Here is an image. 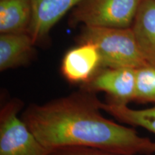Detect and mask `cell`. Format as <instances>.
<instances>
[{"label": "cell", "instance_id": "6da1fadb", "mask_svg": "<svg viewBox=\"0 0 155 155\" xmlns=\"http://www.w3.org/2000/svg\"><path fill=\"white\" fill-rule=\"evenodd\" d=\"M101 103L95 93L83 88L45 104H32L21 118L50 151L86 147L121 155L155 154V142L105 117Z\"/></svg>", "mask_w": 155, "mask_h": 155}, {"label": "cell", "instance_id": "7a4b0ae2", "mask_svg": "<svg viewBox=\"0 0 155 155\" xmlns=\"http://www.w3.org/2000/svg\"><path fill=\"white\" fill-rule=\"evenodd\" d=\"M79 43L91 42L99 53L101 68H134L145 66L132 30L129 28L83 26Z\"/></svg>", "mask_w": 155, "mask_h": 155}, {"label": "cell", "instance_id": "3957f363", "mask_svg": "<svg viewBox=\"0 0 155 155\" xmlns=\"http://www.w3.org/2000/svg\"><path fill=\"white\" fill-rule=\"evenodd\" d=\"M143 0H83L73 9L71 23L102 28H131Z\"/></svg>", "mask_w": 155, "mask_h": 155}, {"label": "cell", "instance_id": "277c9868", "mask_svg": "<svg viewBox=\"0 0 155 155\" xmlns=\"http://www.w3.org/2000/svg\"><path fill=\"white\" fill-rule=\"evenodd\" d=\"M21 103L12 100L0 112V155H48L50 150L18 116Z\"/></svg>", "mask_w": 155, "mask_h": 155}, {"label": "cell", "instance_id": "5b68a950", "mask_svg": "<svg viewBox=\"0 0 155 155\" xmlns=\"http://www.w3.org/2000/svg\"><path fill=\"white\" fill-rule=\"evenodd\" d=\"M83 87L94 93H106L111 103L127 105L135 101L136 69L101 68Z\"/></svg>", "mask_w": 155, "mask_h": 155}, {"label": "cell", "instance_id": "8992f818", "mask_svg": "<svg viewBox=\"0 0 155 155\" xmlns=\"http://www.w3.org/2000/svg\"><path fill=\"white\" fill-rule=\"evenodd\" d=\"M83 0H30L32 19L28 30L34 43H43L64 15Z\"/></svg>", "mask_w": 155, "mask_h": 155}, {"label": "cell", "instance_id": "52a82bcc", "mask_svg": "<svg viewBox=\"0 0 155 155\" xmlns=\"http://www.w3.org/2000/svg\"><path fill=\"white\" fill-rule=\"evenodd\" d=\"M101 68V58L96 45L91 42H82L66 52L62 60L61 71L68 82L83 85L91 80Z\"/></svg>", "mask_w": 155, "mask_h": 155}, {"label": "cell", "instance_id": "ba28073f", "mask_svg": "<svg viewBox=\"0 0 155 155\" xmlns=\"http://www.w3.org/2000/svg\"><path fill=\"white\" fill-rule=\"evenodd\" d=\"M131 28L144 61L155 67V0H143Z\"/></svg>", "mask_w": 155, "mask_h": 155}, {"label": "cell", "instance_id": "9c48e42d", "mask_svg": "<svg viewBox=\"0 0 155 155\" xmlns=\"http://www.w3.org/2000/svg\"><path fill=\"white\" fill-rule=\"evenodd\" d=\"M35 45L28 32L0 35V71L30 63L35 55Z\"/></svg>", "mask_w": 155, "mask_h": 155}, {"label": "cell", "instance_id": "30bf717a", "mask_svg": "<svg viewBox=\"0 0 155 155\" xmlns=\"http://www.w3.org/2000/svg\"><path fill=\"white\" fill-rule=\"evenodd\" d=\"M32 19L30 0H0V32H28Z\"/></svg>", "mask_w": 155, "mask_h": 155}, {"label": "cell", "instance_id": "8fae6325", "mask_svg": "<svg viewBox=\"0 0 155 155\" xmlns=\"http://www.w3.org/2000/svg\"><path fill=\"white\" fill-rule=\"evenodd\" d=\"M101 108L120 121L144 128L155 134V106L144 109H133L127 105L102 102Z\"/></svg>", "mask_w": 155, "mask_h": 155}, {"label": "cell", "instance_id": "7c38bea8", "mask_svg": "<svg viewBox=\"0 0 155 155\" xmlns=\"http://www.w3.org/2000/svg\"><path fill=\"white\" fill-rule=\"evenodd\" d=\"M135 101L155 103V67L147 65L136 69Z\"/></svg>", "mask_w": 155, "mask_h": 155}, {"label": "cell", "instance_id": "4fadbf2b", "mask_svg": "<svg viewBox=\"0 0 155 155\" xmlns=\"http://www.w3.org/2000/svg\"><path fill=\"white\" fill-rule=\"evenodd\" d=\"M48 155H121L86 147H63L50 151ZM150 155H155L150 154Z\"/></svg>", "mask_w": 155, "mask_h": 155}]
</instances>
